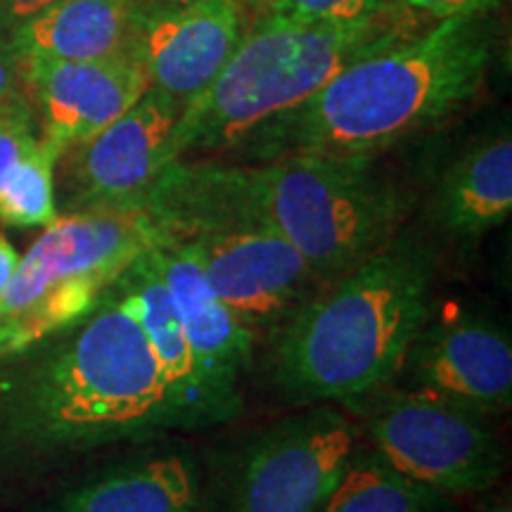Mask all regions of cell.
<instances>
[{"instance_id":"obj_1","label":"cell","mask_w":512,"mask_h":512,"mask_svg":"<svg viewBox=\"0 0 512 512\" xmlns=\"http://www.w3.org/2000/svg\"><path fill=\"white\" fill-rule=\"evenodd\" d=\"M171 430L150 344L112 290L74 325L0 361V458L53 463Z\"/></svg>"},{"instance_id":"obj_2","label":"cell","mask_w":512,"mask_h":512,"mask_svg":"<svg viewBox=\"0 0 512 512\" xmlns=\"http://www.w3.org/2000/svg\"><path fill=\"white\" fill-rule=\"evenodd\" d=\"M143 204L157 223L230 219L271 228L323 287L399 235L411 197L377 159L290 155L242 164L174 159Z\"/></svg>"},{"instance_id":"obj_3","label":"cell","mask_w":512,"mask_h":512,"mask_svg":"<svg viewBox=\"0 0 512 512\" xmlns=\"http://www.w3.org/2000/svg\"><path fill=\"white\" fill-rule=\"evenodd\" d=\"M491 57L489 15L439 19L425 34H403L361 55L233 150L242 162L290 155L377 159L475 100Z\"/></svg>"},{"instance_id":"obj_4","label":"cell","mask_w":512,"mask_h":512,"mask_svg":"<svg viewBox=\"0 0 512 512\" xmlns=\"http://www.w3.org/2000/svg\"><path fill=\"white\" fill-rule=\"evenodd\" d=\"M437 259L396 235L335 283L318 287L273 332L271 382L297 403H356L399 375L434 309Z\"/></svg>"},{"instance_id":"obj_5","label":"cell","mask_w":512,"mask_h":512,"mask_svg":"<svg viewBox=\"0 0 512 512\" xmlns=\"http://www.w3.org/2000/svg\"><path fill=\"white\" fill-rule=\"evenodd\" d=\"M382 12L351 24H311L266 12L174 128V159L230 152L256 126L302 105L361 55L406 34Z\"/></svg>"},{"instance_id":"obj_6","label":"cell","mask_w":512,"mask_h":512,"mask_svg":"<svg viewBox=\"0 0 512 512\" xmlns=\"http://www.w3.org/2000/svg\"><path fill=\"white\" fill-rule=\"evenodd\" d=\"M159 238L143 202L57 216L19 256L0 297V361L88 316Z\"/></svg>"},{"instance_id":"obj_7","label":"cell","mask_w":512,"mask_h":512,"mask_svg":"<svg viewBox=\"0 0 512 512\" xmlns=\"http://www.w3.org/2000/svg\"><path fill=\"white\" fill-rule=\"evenodd\" d=\"M370 448L394 470L448 498L486 494L505 470L489 415L427 389L373 396L361 411Z\"/></svg>"},{"instance_id":"obj_8","label":"cell","mask_w":512,"mask_h":512,"mask_svg":"<svg viewBox=\"0 0 512 512\" xmlns=\"http://www.w3.org/2000/svg\"><path fill=\"white\" fill-rule=\"evenodd\" d=\"M361 430L330 403H311L254 437L230 467L221 512H316L356 453Z\"/></svg>"},{"instance_id":"obj_9","label":"cell","mask_w":512,"mask_h":512,"mask_svg":"<svg viewBox=\"0 0 512 512\" xmlns=\"http://www.w3.org/2000/svg\"><path fill=\"white\" fill-rule=\"evenodd\" d=\"M157 226L188 249L216 297L256 339L271 337L318 290L302 254L259 223L209 219Z\"/></svg>"},{"instance_id":"obj_10","label":"cell","mask_w":512,"mask_h":512,"mask_svg":"<svg viewBox=\"0 0 512 512\" xmlns=\"http://www.w3.org/2000/svg\"><path fill=\"white\" fill-rule=\"evenodd\" d=\"M183 105L147 88L133 107L95 136L62 152L64 211L140 204L174 162V128Z\"/></svg>"},{"instance_id":"obj_11","label":"cell","mask_w":512,"mask_h":512,"mask_svg":"<svg viewBox=\"0 0 512 512\" xmlns=\"http://www.w3.org/2000/svg\"><path fill=\"white\" fill-rule=\"evenodd\" d=\"M399 373L406 375L408 387L494 418L512 403L510 332L486 313L432 309Z\"/></svg>"},{"instance_id":"obj_12","label":"cell","mask_w":512,"mask_h":512,"mask_svg":"<svg viewBox=\"0 0 512 512\" xmlns=\"http://www.w3.org/2000/svg\"><path fill=\"white\" fill-rule=\"evenodd\" d=\"M112 292L150 344L178 430H207L238 418L242 399L223 392L207 375L200 356L185 337L150 249L121 273Z\"/></svg>"},{"instance_id":"obj_13","label":"cell","mask_w":512,"mask_h":512,"mask_svg":"<svg viewBox=\"0 0 512 512\" xmlns=\"http://www.w3.org/2000/svg\"><path fill=\"white\" fill-rule=\"evenodd\" d=\"M245 34L238 0H192L181 8H140L131 57L150 88L190 105L238 48Z\"/></svg>"},{"instance_id":"obj_14","label":"cell","mask_w":512,"mask_h":512,"mask_svg":"<svg viewBox=\"0 0 512 512\" xmlns=\"http://www.w3.org/2000/svg\"><path fill=\"white\" fill-rule=\"evenodd\" d=\"M17 69L41 138L60 152L110 126L150 88L133 57L91 62L17 57Z\"/></svg>"},{"instance_id":"obj_15","label":"cell","mask_w":512,"mask_h":512,"mask_svg":"<svg viewBox=\"0 0 512 512\" xmlns=\"http://www.w3.org/2000/svg\"><path fill=\"white\" fill-rule=\"evenodd\" d=\"M150 256L207 375L223 392L242 399L240 382L254 363L256 335L216 297L181 242L162 235L150 247Z\"/></svg>"},{"instance_id":"obj_16","label":"cell","mask_w":512,"mask_h":512,"mask_svg":"<svg viewBox=\"0 0 512 512\" xmlns=\"http://www.w3.org/2000/svg\"><path fill=\"white\" fill-rule=\"evenodd\" d=\"M204 486L190 453L138 456L64 486L34 512H202Z\"/></svg>"},{"instance_id":"obj_17","label":"cell","mask_w":512,"mask_h":512,"mask_svg":"<svg viewBox=\"0 0 512 512\" xmlns=\"http://www.w3.org/2000/svg\"><path fill=\"white\" fill-rule=\"evenodd\" d=\"M512 211V136L508 124L486 131L448 162L434 183L427 216L441 233L475 242Z\"/></svg>"},{"instance_id":"obj_18","label":"cell","mask_w":512,"mask_h":512,"mask_svg":"<svg viewBox=\"0 0 512 512\" xmlns=\"http://www.w3.org/2000/svg\"><path fill=\"white\" fill-rule=\"evenodd\" d=\"M138 0H57L8 31L17 57L43 60H119L131 57Z\"/></svg>"},{"instance_id":"obj_19","label":"cell","mask_w":512,"mask_h":512,"mask_svg":"<svg viewBox=\"0 0 512 512\" xmlns=\"http://www.w3.org/2000/svg\"><path fill=\"white\" fill-rule=\"evenodd\" d=\"M316 512H453V505L448 496L401 475L380 453L358 444Z\"/></svg>"},{"instance_id":"obj_20","label":"cell","mask_w":512,"mask_h":512,"mask_svg":"<svg viewBox=\"0 0 512 512\" xmlns=\"http://www.w3.org/2000/svg\"><path fill=\"white\" fill-rule=\"evenodd\" d=\"M62 152L48 140L12 166L0 183V223L8 228H46L57 216L55 171Z\"/></svg>"},{"instance_id":"obj_21","label":"cell","mask_w":512,"mask_h":512,"mask_svg":"<svg viewBox=\"0 0 512 512\" xmlns=\"http://www.w3.org/2000/svg\"><path fill=\"white\" fill-rule=\"evenodd\" d=\"M41 131L27 95L22 91L0 100V183L10 174L19 159L34 150Z\"/></svg>"},{"instance_id":"obj_22","label":"cell","mask_w":512,"mask_h":512,"mask_svg":"<svg viewBox=\"0 0 512 512\" xmlns=\"http://www.w3.org/2000/svg\"><path fill=\"white\" fill-rule=\"evenodd\" d=\"M384 8L387 0H273L266 12L311 24H351Z\"/></svg>"},{"instance_id":"obj_23","label":"cell","mask_w":512,"mask_h":512,"mask_svg":"<svg viewBox=\"0 0 512 512\" xmlns=\"http://www.w3.org/2000/svg\"><path fill=\"white\" fill-rule=\"evenodd\" d=\"M503 0H399V8L430 19L489 15Z\"/></svg>"},{"instance_id":"obj_24","label":"cell","mask_w":512,"mask_h":512,"mask_svg":"<svg viewBox=\"0 0 512 512\" xmlns=\"http://www.w3.org/2000/svg\"><path fill=\"white\" fill-rule=\"evenodd\" d=\"M53 3H57V0H0V27L10 31L19 22L46 10Z\"/></svg>"},{"instance_id":"obj_25","label":"cell","mask_w":512,"mask_h":512,"mask_svg":"<svg viewBox=\"0 0 512 512\" xmlns=\"http://www.w3.org/2000/svg\"><path fill=\"white\" fill-rule=\"evenodd\" d=\"M19 91H22V81H19L17 57L8 46V38L0 36V100Z\"/></svg>"},{"instance_id":"obj_26","label":"cell","mask_w":512,"mask_h":512,"mask_svg":"<svg viewBox=\"0 0 512 512\" xmlns=\"http://www.w3.org/2000/svg\"><path fill=\"white\" fill-rule=\"evenodd\" d=\"M17 264H19V254L15 245H12L5 235H0V297H3V292L8 290Z\"/></svg>"},{"instance_id":"obj_27","label":"cell","mask_w":512,"mask_h":512,"mask_svg":"<svg viewBox=\"0 0 512 512\" xmlns=\"http://www.w3.org/2000/svg\"><path fill=\"white\" fill-rule=\"evenodd\" d=\"M477 512H512L510 491H498L494 496H486L482 503L477 505Z\"/></svg>"},{"instance_id":"obj_28","label":"cell","mask_w":512,"mask_h":512,"mask_svg":"<svg viewBox=\"0 0 512 512\" xmlns=\"http://www.w3.org/2000/svg\"><path fill=\"white\" fill-rule=\"evenodd\" d=\"M192 0H138V5L143 10H162V8H181Z\"/></svg>"},{"instance_id":"obj_29","label":"cell","mask_w":512,"mask_h":512,"mask_svg":"<svg viewBox=\"0 0 512 512\" xmlns=\"http://www.w3.org/2000/svg\"><path fill=\"white\" fill-rule=\"evenodd\" d=\"M240 5H247V8H268V5L273 3V0H238Z\"/></svg>"}]
</instances>
